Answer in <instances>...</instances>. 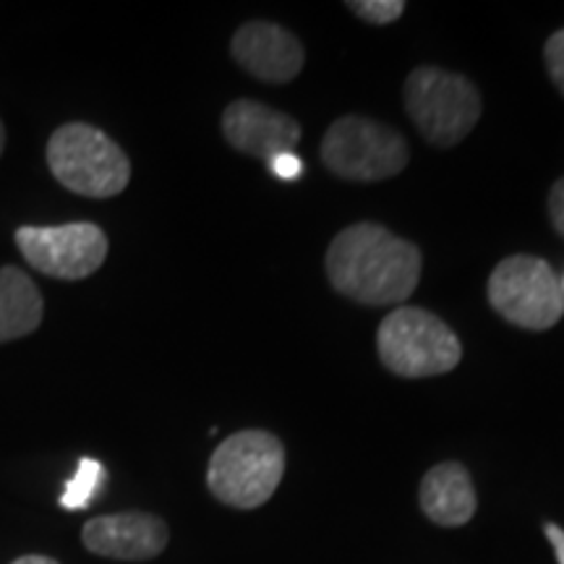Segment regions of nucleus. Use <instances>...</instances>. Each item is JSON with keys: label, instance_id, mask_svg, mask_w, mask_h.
<instances>
[{"label": "nucleus", "instance_id": "obj_1", "mask_svg": "<svg viewBox=\"0 0 564 564\" xmlns=\"http://www.w3.org/2000/svg\"><path fill=\"white\" fill-rule=\"evenodd\" d=\"M327 278L337 293L361 306L405 303L421 282V249L377 223L337 232L327 249Z\"/></svg>", "mask_w": 564, "mask_h": 564}, {"label": "nucleus", "instance_id": "obj_2", "mask_svg": "<svg viewBox=\"0 0 564 564\" xmlns=\"http://www.w3.org/2000/svg\"><path fill=\"white\" fill-rule=\"evenodd\" d=\"M285 474V447L264 429L228 436L209 457L207 486L223 505L257 510L270 502Z\"/></svg>", "mask_w": 564, "mask_h": 564}, {"label": "nucleus", "instance_id": "obj_3", "mask_svg": "<svg viewBox=\"0 0 564 564\" xmlns=\"http://www.w3.org/2000/svg\"><path fill=\"white\" fill-rule=\"evenodd\" d=\"M47 167L68 192L110 199L126 192L131 160L108 133L89 123H66L47 141Z\"/></svg>", "mask_w": 564, "mask_h": 564}, {"label": "nucleus", "instance_id": "obj_4", "mask_svg": "<svg viewBox=\"0 0 564 564\" xmlns=\"http://www.w3.org/2000/svg\"><path fill=\"white\" fill-rule=\"evenodd\" d=\"M377 352L394 377L423 379L453 371L463 358V345L436 314L419 306H398L379 324Z\"/></svg>", "mask_w": 564, "mask_h": 564}, {"label": "nucleus", "instance_id": "obj_5", "mask_svg": "<svg viewBox=\"0 0 564 564\" xmlns=\"http://www.w3.org/2000/svg\"><path fill=\"white\" fill-rule=\"evenodd\" d=\"M403 100L413 126L434 147L460 144L476 129L484 112L481 91L474 82L436 66L411 70Z\"/></svg>", "mask_w": 564, "mask_h": 564}, {"label": "nucleus", "instance_id": "obj_6", "mask_svg": "<svg viewBox=\"0 0 564 564\" xmlns=\"http://www.w3.org/2000/svg\"><path fill=\"white\" fill-rule=\"evenodd\" d=\"M319 154L324 167L337 178L373 183L403 173L411 147L390 126L366 116H345L324 133Z\"/></svg>", "mask_w": 564, "mask_h": 564}, {"label": "nucleus", "instance_id": "obj_7", "mask_svg": "<svg viewBox=\"0 0 564 564\" xmlns=\"http://www.w3.org/2000/svg\"><path fill=\"white\" fill-rule=\"evenodd\" d=\"M486 293L494 312L528 333L552 329L564 316L562 280L531 253H514L494 267Z\"/></svg>", "mask_w": 564, "mask_h": 564}, {"label": "nucleus", "instance_id": "obj_8", "mask_svg": "<svg viewBox=\"0 0 564 564\" xmlns=\"http://www.w3.org/2000/svg\"><path fill=\"white\" fill-rule=\"evenodd\" d=\"M17 246L32 270L66 282L95 274L108 257V236L95 223L24 225Z\"/></svg>", "mask_w": 564, "mask_h": 564}, {"label": "nucleus", "instance_id": "obj_9", "mask_svg": "<svg viewBox=\"0 0 564 564\" xmlns=\"http://www.w3.org/2000/svg\"><path fill=\"white\" fill-rule=\"evenodd\" d=\"M223 137L232 150L272 162L299 147L301 126L293 116L264 102L236 100L223 112Z\"/></svg>", "mask_w": 564, "mask_h": 564}, {"label": "nucleus", "instance_id": "obj_10", "mask_svg": "<svg viewBox=\"0 0 564 564\" xmlns=\"http://www.w3.org/2000/svg\"><path fill=\"white\" fill-rule=\"evenodd\" d=\"M165 520L150 512H118L91 518L82 528V544L91 554L121 562H147L165 552Z\"/></svg>", "mask_w": 564, "mask_h": 564}, {"label": "nucleus", "instance_id": "obj_11", "mask_svg": "<svg viewBox=\"0 0 564 564\" xmlns=\"http://www.w3.org/2000/svg\"><path fill=\"white\" fill-rule=\"evenodd\" d=\"M230 53L246 74L270 84H288L303 70V45L293 32L272 21H249L232 34Z\"/></svg>", "mask_w": 564, "mask_h": 564}, {"label": "nucleus", "instance_id": "obj_12", "mask_svg": "<svg viewBox=\"0 0 564 564\" xmlns=\"http://www.w3.org/2000/svg\"><path fill=\"white\" fill-rule=\"evenodd\" d=\"M421 510L442 528H460L478 510L476 486L460 463H440L421 481Z\"/></svg>", "mask_w": 564, "mask_h": 564}, {"label": "nucleus", "instance_id": "obj_13", "mask_svg": "<svg viewBox=\"0 0 564 564\" xmlns=\"http://www.w3.org/2000/svg\"><path fill=\"white\" fill-rule=\"evenodd\" d=\"M45 316V303L30 274L0 267V345L32 335Z\"/></svg>", "mask_w": 564, "mask_h": 564}, {"label": "nucleus", "instance_id": "obj_14", "mask_svg": "<svg viewBox=\"0 0 564 564\" xmlns=\"http://www.w3.org/2000/svg\"><path fill=\"white\" fill-rule=\"evenodd\" d=\"M105 481V468L102 463L91 460V457H82L79 468H76V476L66 484V489L61 494V507L66 510H84V507L91 505L95 494L100 491Z\"/></svg>", "mask_w": 564, "mask_h": 564}, {"label": "nucleus", "instance_id": "obj_15", "mask_svg": "<svg viewBox=\"0 0 564 564\" xmlns=\"http://www.w3.org/2000/svg\"><path fill=\"white\" fill-rule=\"evenodd\" d=\"M345 9H350L361 21H369V24H392L403 17L405 3L403 0H348Z\"/></svg>", "mask_w": 564, "mask_h": 564}, {"label": "nucleus", "instance_id": "obj_16", "mask_svg": "<svg viewBox=\"0 0 564 564\" xmlns=\"http://www.w3.org/2000/svg\"><path fill=\"white\" fill-rule=\"evenodd\" d=\"M544 61H546L549 76H552V82L556 84V89H560L562 95H564V30L554 32L552 37L546 40Z\"/></svg>", "mask_w": 564, "mask_h": 564}, {"label": "nucleus", "instance_id": "obj_17", "mask_svg": "<svg viewBox=\"0 0 564 564\" xmlns=\"http://www.w3.org/2000/svg\"><path fill=\"white\" fill-rule=\"evenodd\" d=\"M549 220H552L554 230L564 238V178H560L549 192Z\"/></svg>", "mask_w": 564, "mask_h": 564}, {"label": "nucleus", "instance_id": "obj_18", "mask_svg": "<svg viewBox=\"0 0 564 564\" xmlns=\"http://www.w3.org/2000/svg\"><path fill=\"white\" fill-rule=\"evenodd\" d=\"M270 167H272L274 175H280V178L293 181V178H299V175H301L303 162L291 152V154H280V158H274L270 162Z\"/></svg>", "mask_w": 564, "mask_h": 564}, {"label": "nucleus", "instance_id": "obj_19", "mask_svg": "<svg viewBox=\"0 0 564 564\" xmlns=\"http://www.w3.org/2000/svg\"><path fill=\"white\" fill-rule=\"evenodd\" d=\"M544 533H546L549 544H552V549H554L556 562L564 564V531L556 523H546L544 525Z\"/></svg>", "mask_w": 564, "mask_h": 564}, {"label": "nucleus", "instance_id": "obj_20", "mask_svg": "<svg viewBox=\"0 0 564 564\" xmlns=\"http://www.w3.org/2000/svg\"><path fill=\"white\" fill-rule=\"evenodd\" d=\"M11 564H58L53 560V556H42V554H26V556H19L17 562Z\"/></svg>", "mask_w": 564, "mask_h": 564}, {"label": "nucleus", "instance_id": "obj_21", "mask_svg": "<svg viewBox=\"0 0 564 564\" xmlns=\"http://www.w3.org/2000/svg\"><path fill=\"white\" fill-rule=\"evenodd\" d=\"M3 147H6V129L3 123H0V154H3Z\"/></svg>", "mask_w": 564, "mask_h": 564}, {"label": "nucleus", "instance_id": "obj_22", "mask_svg": "<svg viewBox=\"0 0 564 564\" xmlns=\"http://www.w3.org/2000/svg\"><path fill=\"white\" fill-rule=\"evenodd\" d=\"M562 288H564V280H562Z\"/></svg>", "mask_w": 564, "mask_h": 564}]
</instances>
